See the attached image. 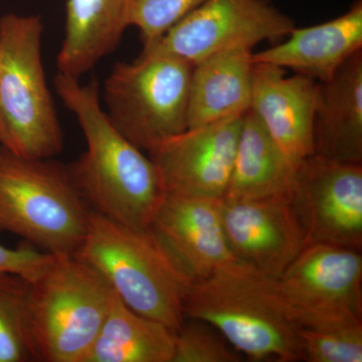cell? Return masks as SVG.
<instances>
[{"label":"cell","mask_w":362,"mask_h":362,"mask_svg":"<svg viewBox=\"0 0 362 362\" xmlns=\"http://www.w3.org/2000/svg\"><path fill=\"white\" fill-rule=\"evenodd\" d=\"M54 88L85 136L87 149L69 171L86 204L122 225L150 228L165 197L153 162L114 127L95 78L82 84L58 73Z\"/></svg>","instance_id":"obj_1"},{"label":"cell","mask_w":362,"mask_h":362,"mask_svg":"<svg viewBox=\"0 0 362 362\" xmlns=\"http://www.w3.org/2000/svg\"><path fill=\"white\" fill-rule=\"evenodd\" d=\"M183 311L213 326L252 361H303L300 324L277 279L245 262L233 259L194 280Z\"/></svg>","instance_id":"obj_2"},{"label":"cell","mask_w":362,"mask_h":362,"mask_svg":"<svg viewBox=\"0 0 362 362\" xmlns=\"http://www.w3.org/2000/svg\"><path fill=\"white\" fill-rule=\"evenodd\" d=\"M75 256L99 272L133 311L175 333L182 327L185 297L194 280L151 228L122 225L90 209Z\"/></svg>","instance_id":"obj_3"},{"label":"cell","mask_w":362,"mask_h":362,"mask_svg":"<svg viewBox=\"0 0 362 362\" xmlns=\"http://www.w3.org/2000/svg\"><path fill=\"white\" fill-rule=\"evenodd\" d=\"M90 211L69 169L0 150V232L54 256L75 255L84 242Z\"/></svg>","instance_id":"obj_4"},{"label":"cell","mask_w":362,"mask_h":362,"mask_svg":"<svg viewBox=\"0 0 362 362\" xmlns=\"http://www.w3.org/2000/svg\"><path fill=\"white\" fill-rule=\"evenodd\" d=\"M40 16L0 18V119L7 150L25 158L51 159L64 146L63 131L47 88Z\"/></svg>","instance_id":"obj_5"},{"label":"cell","mask_w":362,"mask_h":362,"mask_svg":"<svg viewBox=\"0 0 362 362\" xmlns=\"http://www.w3.org/2000/svg\"><path fill=\"white\" fill-rule=\"evenodd\" d=\"M115 293L103 276L75 255L54 257L30 283L33 337L40 361L85 362Z\"/></svg>","instance_id":"obj_6"},{"label":"cell","mask_w":362,"mask_h":362,"mask_svg":"<svg viewBox=\"0 0 362 362\" xmlns=\"http://www.w3.org/2000/svg\"><path fill=\"white\" fill-rule=\"evenodd\" d=\"M194 65L168 54H141L118 63L105 80L107 116L142 151L187 129V104Z\"/></svg>","instance_id":"obj_7"},{"label":"cell","mask_w":362,"mask_h":362,"mask_svg":"<svg viewBox=\"0 0 362 362\" xmlns=\"http://www.w3.org/2000/svg\"><path fill=\"white\" fill-rule=\"evenodd\" d=\"M295 26L269 0H204L142 54H168L194 66L232 47L281 42Z\"/></svg>","instance_id":"obj_8"},{"label":"cell","mask_w":362,"mask_h":362,"mask_svg":"<svg viewBox=\"0 0 362 362\" xmlns=\"http://www.w3.org/2000/svg\"><path fill=\"white\" fill-rule=\"evenodd\" d=\"M291 201L307 245H333L361 251L362 164L313 154L297 169Z\"/></svg>","instance_id":"obj_9"},{"label":"cell","mask_w":362,"mask_h":362,"mask_svg":"<svg viewBox=\"0 0 362 362\" xmlns=\"http://www.w3.org/2000/svg\"><path fill=\"white\" fill-rule=\"evenodd\" d=\"M243 118L187 128L150 149L165 194L221 199L232 173Z\"/></svg>","instance_id":"obj_10"},{"label":"cell","mask_w":362,"mask_h":362,"mask_svg":"<svg viewBox=\"0 0 362 362\" xmlns=\"http://www.w3.org/2000/svg\"><path fill=\"white\" fill-rule=\"evenodd\" d=\"M277 282L298 320L303 317L362 319L361 251L307 245Z\"/></svg>","instance_id":"obj_11"},{"label":"cell","mask_w":362,"mask_h":362,"mask_svg":"<svg viewBox=\"0 0 362 362\" xmlns=\"http://www.w3.org/2000/svg\"><path fill=\"white\" fill-rule=\"evenodd\" d=\"M220 211L233 258L271 278H280L307 246L291 197L252 201L221 197Z\"/></svg>","instance_id":"obj_12"},{"label":"cell","mask_w":362,"mask_h":362,"mask_svg":"<svg viewBox=\"0 0 362 362\" xmlns=\"http://www.w3.org/2000/svg\"><path fill=\"white\" fill-rule=\"evenodd\" d=\"M318 82L254 63L251 108L288 161L298 169L314 154L313 123Z\"/></svg>","instance_id":"obj_13"},{"label":"cell","mask_w":362,"mask_h":362,"mask_svg":"<svg viewBox=\"0 0 362 362\" xmlns=\"http://www.w3.org/2000/svg\"><path fill=\"white\" fill-rule=\"evenodd\" d=\"M220 202L165 194L150 226L194 280L235 259L223 230Z\"/></svg>","instance_id":"obj_14"},{"label":"cell","mask_w":362,"mask_h":362,"mask_svg":"<svg viewBox=\"0 0 362 362\" xmlns=\"http://www.w3.org/2000/svg\"><path fill=\"white\" fill-rule=\"evenodd\" d=\"M285 39L264 51L252 52V62L281 66L317 82L329 80L354 54L362 51L361 0L326 23L295 26Z\"/></svg>","instance_id":"obj_15"},{"label":"cell","mask_w":362,"mask_h":362,"mask_svg":"<svg viewBox=\"0 0 362 362\" xmlns=\"http://www.w3.org/2000/svg\"><path fill=\"white\" fill-rule=\"evenodd\" d=\"M313 142L316 156L362 164V51L318 82Z\"/></svg>","instance_id":"obj_16"},{"label":"cell","mask_w":362,"mask_h":362,"mask_svg":"<svg viewBox=\"0 0 362 362\" xmlns=\"http://www.w3.org/2000/svg\"><path fill=\"white\" fill-rule=\"evenodd\" d=\"M252 49L235 47L197 63L190 77L187 128L244 116L251 108Z\"/></svg>","instance_id":"obj_17"},{"label":"cell","mask_w":362,"mask_h":362,"mask_svg":"<svg viewBox=\"0 0 362 362\" xmlns=\"http://www.w3.org/2000/svg\"><path fill=\"white\" fill-rule=\"evenodd\" d=\"M133 0H66L59 74L80 78L120 44L131 26Z\"/></svg>","instance_id":"obj_18"},{"label":"cell","mask_w":362,"mask_h":362,"mask_svg":"<svg viewBox=\"0 0 362 362\" xmlns=\"http://www.w3.org/2000/svg\"><path fill=\"white\" fill-rule=\"evenodd\" d=\"M296 173L258 117L247 111L223 199L252 201L291 197Z\"/></svg>","instance_id":"obj_19"},{"label":"cell","mask_w":362,"mask_h":362,"mask_svg":"<svg viewBox=\"0 0 362 362\" xmlns=\"http://www.w3.org/2000/svg\"><path fill=\"white\" fill-rule=\"evenodd\" d=\"M176 333L114 297L85 362H173Z\"/></svg>","instance_id":"obj_20"},{"label":"cell","mask_w":362,"mask_h":362,"mask_svg":"<svg viewBox=\"0 0 362 362\" xmlns=\"http://www.w3.org/2000/svg\"><path fill=\"white\" fill-rule=\"evenodd\" d=\"M30 282L0 273V362L40 361L30 307Z\"/></svg>","instance_id":"obj_21"},{"label":"cell","mask_w":362,"mask_h":362,"mask_svg":"<svg viewBox=\"0 0 362 362\" xmlns=\"http://www.w3.org/2000/svg\"><path fill=\"white\" fill-rule=\"evenodd\" d=\"M298 321L303 361L362 362V319L303 317Z\"/></svg>","instance_id":"obj_22"},{"label":"cell","mask_w":362,"mask_h":362,"mask_svg":"<svg viewBox=\"0 0 362 362\" xmlns=\"http://www.w3.org/2000/svg\"><path fill=\"white\" fill-rule=\"evenodd\" d=\"M242 354L216 328L192 319L176 333L173 362H238Z\"/></svg>","instance_id":"obj_23"},{"label":"cell","mask_w":362,"mask_h":362,"mask_svg":"<svg viewBox=\"0 0 362 362\" xmlns=\"http://www.w3.org/2000/svg\"><path fill=\"white\" fill-rule=\"evenodd\" d=\"M204 0H133L131 26L139 30L143 51L156 45L166 33Z\"/></svg>","instance_id":"obj_24"},{"label":"cell","mask_w":362,"mask_h":362,"mask_svg":"<svg viewBox=\"0 0 362 362\" xmlns=\"http://www.w3.org/2000/svg\"><path fill=\"white\" fill-rule=\"evenodd\" d=\"M54 257L33 247L9 249L0 244V273L13 274L33 283L49 269Z\"/></svg>","instance_id":"obj_25"},{"label":"cell","mask_w":362,"mask_h":362,"mask_svg":"<svg viewBox=\"0 0 362 362\" xmlns=\"http://www.w3.org/2000/svg\"><path fill=\"white\" fill-rule=\"evenodd\" d=\"M0 143L2 144V147L7 148L8 141H7L6 130H4V125H2L1 119H0Z\"/></svg>","instance_id":"obj_26"}]
</instances>
